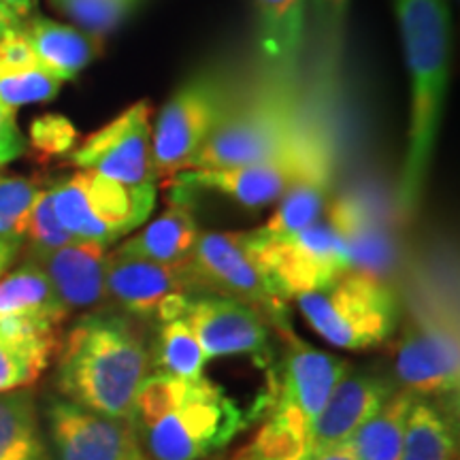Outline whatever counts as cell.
Masks as SVG:
<instances>
[{"mask_svg":"<svg viewBox=\"0 0 460 460\" xmlns=\"http://www.w3.org/2000/svg\"><path fill=\"white\" fill-rule=\"evenodd\" d=\"M149 362L146 337L128 315H82L58 343V393L85 410L130 422L132 402L147 377Z\"/></svg>","mask_w":460,"mask_h":460,"instance_id":"obj_1","label":"cell"},{"mask_svg":"<svg viewBox=\"0 0 460 460\" xmlns=\"http://www.w3.org/2000/svg\"><path fill=\"white\" fill-rule=\"evenodd\" d=\"M411 77L407 154L399 183V207L416 214L439 135L450 60V15L446 0H394Z\"/></svg>","mask_w":460,"mask_h":460,"instance_id":"obj_2","label":"cell"},{"mask_svg":"<svg viewBox=\"0 0 460 460\" xmlns=\"http://www.w3.org/2000/svg\"><path fill=\"white\" fill-rule=\"evenodd\" d=\"M296 84L264 82L247 99H233L226 113L190 158V169H233L262 163L281 152L307 124Z\"/></svg>","mask_w":460,"mask_h":460,"instance_id":"obj_3","label":"cell"},{"mask_svg":"<svg viewBox=\"0 0 460 460\" xmlns=\"http://www.w3.org/2000/svg\"><path fill=\"white\" fill-rule=\"evenodd\" d=\"M303 318L332 348L360 352L388 341L399 324V301L384 279L349 271L324 290L296 296Z\"/></svg>","mask_w":460,"mask_h":460,"instance_id":"obj_4","label":"cell"},{"mask_svg":"<svg viewBox=\"0 0 460 460\" xmlns=\"http://www.w3.org/2000/svg\"><path fill=\"white\" fill-rule=\"evenodd\" d=\"M247 424L250 418L226 390L203 376L190 379L180 402L137 435L149 460H207Z\"/></svg>","mask_w":460,"mask_h":460,"instance_id":"obj_5","label":"cell"},{"mask_svg":"<svg viewBox=\"0 0 460 460\" xmlns=\"http://www.w3.org/2000/svg\"><path fill=\"white\" fill-rule=\"evenodd\" d=\"M49 197L68 234L107 247L146 224L156 205V183L126 186L94 171H77L56 181Z\"/></svg>","mask_w":460,"mask_h":460,"instance_id":"obj_6","label":"cell"},{"mask_svg":"<svg viewBox=\"0 0 460 460\" xmlns=\"http://www.w3.org/2000/svg\"><path fill=\"white\" fill-rule=\"evenodd\" d=\"M326 163H335L331 137L307 122L273 158L233 169L180 171L172 175V186L214 190L247 209H262L279 200L296 180Z\"/></svg>","mask_w":460,"mask_h":460,"instance_id":"obj_7","label":"cell"},{"mask_svg":"<svg viewBox=\"0 0 460 460\" xmlns=\"http://www.w3.org/2000/svg\"><path fill=\"white\" fill-rule=\"evenodd\" d=\"M241 237L256 267L286 303L324 290L352 271L348 245L329 222H314L286 237H261L254 230Z\"/></svg>","mask_w":460,"mask_h":460,"instance_id":"obj_8","label":"cell"},{"mask_svg":"<svg viewBox=\"0 0 460 460\" xmlns=\"http://www.w3.org/2000/svg\"><path fill=\"white\" fill-rule=\"evenodd\" d=\"M194 295H217L247 303L271 318L281 332L292 331L286 301L278 296L250 256L241 233H200L188 258Z\"/></svg>","mask_w":460,"mask_h":460,"instance_id":"obj_9","label":"cell"},{"mask_svg":"<svg viewBox=\"0 0 460 460\" xmlns=\"http://www.w3.org/2000/svg\"><path fill=\"white\" fill-rule=\"evenodd\" d=\"M230 102L233 94L228 85L216 75H199L171 96L152 130V156L158 180L186 169Z\"/></svg>","mask_w":460,"mask_h":460,"instance_id":"obj_10","label":"cell"},{"mask_svg":"<svg viewBox=\"0 0 460 460\" xmlns=\"http://www.w3.org/2000/svg\"><path fill=\"white\" fill-rule=\"evenodd\" d=\"M396 379L402 390L424 396H458L460 343L456 314H420L396 348Z\"/></svg>","mask_w":460,"mask_h":460,"instance_id":"obj_11","label":"cell"},{"mask_svg":"<svg viewBox=\"0 0 460 460\" xmlns=\"http://www.w3.org/2000/svg\"><path fill=\"white\" fill-rule=\"evenodd\" d=\"M51 460H149L128 420L90 411L56 396L45 407Z\"/></svg>","mask_w":460,"mask_h":460,"instance_id":"obj_12","label":"cell"},{"mask_svg":"<svg viewBox=\"0 0 460 460\" xmlns=\"http://www.w3.org/2000/svg\"><path fill=\"white\" fill-rule=\"evenodd\" d=\"M149 118L152 107L146 101L135 102L101 130L92 132L68 154V160L77 169L94 171L126 186L156 183Z\"/></svg>","mask_w":460,"mask_h":460,"instance_id":"obj_13","label":"cell"},{"mask_svg":"<svg viewBox=\"0 0 460 460\" xmlns=\"http://www.w3.org/2000/svg\"><path fill=\"white\" fill-rule=\"evenodd\" d=\"M183 320L197 335L207 360L254 356L264 365L271 358L267 315L252 305L217 295H192Z\"/></svg>","mask_w":460,"mask_h":460,"instance_id":"obj_14","label":"cell"},{"mask_svg":"<svg viewBox=\"0 0 460 460\" xmlns=\"http://www.w3.org/2000/svg\"><path fill=\"white\" fill-rule=\"evenodd\" d=\"M284 337L288 341L286 356L278 373H271V388L262 407H271L275 401L288 402L314 424L331 393L348 373V362L303 343L292 331H286Z\"/></svg>","mask_w":460,"mask_h":460,"instance_id":"obj_15","label":"cell"},{"mask_svg":"<svg viewBox=\"0 0 460 460\" xmlns=\"http://www.w3.org/2000/svg\"><path fill=\"white\" fill-rule=\"evenodd\" d=\"M107 301L132 318H152L158 305L172 292L194 295L188 261L164 264L146 258L107 254L105 261Z\"/></svg>","mask_w":460,"mask_h":460,"instance_id":"obj_16","label":"cell"},{"mask_svg":"<svg viewBox=\"0 0 460 460\" xmlns=\"http://www.w3.org/2000/svg\"><path fill=\"white\" fill-rule=\"evenodd\" d=\"M48 275L26 258L20 267L0 278V326L9 331L58 335L68 318Z\"/></svg>","mask_w":460,"mask_h":460,"instance_id":"obj_17","label":"cell"},{"mask_svg":"<svg viewBox=\"0 0 460 460\" xmlns=\"http://www.w3.org/2000/svg\"><path fill=\"white\" fill-rule=\"evenodd\" d=\"M48 275L68 314L99 307L107 301L105 247L92 241L73 239L71 243L41 254H28Z\"/></svg>","mask_w":460,"mask_h":460,"instance_id":"obj_18","label":"cell"},{"mask_svg":"<svg viewBox=\"0 0 460 460\" xmlns=\"http://www.w3.org/2000/svg\"><path fill=\"white\" fill-rule=\"evenodd\" d=\"M394 382L369 373H345L312 424V450L349 441L356 430L394 394Z\"/></svg>","mask_w":460,"mask_h":460,"instance_id":"obj_19","label":"cell"},{"mask_svg":"<svg viewBox=\"0 0 460 460\" xmlns=\"http://www.w3.org/2000/svg\"><path fill=\"white\" fill-rule=\"evenodd\" d=\"M303 0H256V34L264 79L281 84L295 82L303 43Z\"/></svg>","mask_w":460,"mask_h":460,"instance_id":"obj_20","label":"cell"},{"mask_svg":"<svg viewBox=\"0 0 460 460\" xmlns=\"http://www.w3.org/2000/svg\"><path fill=\"white\" fill-rule=\"evenodd\" d=\"M22 32L45 71L60 82L75 79L101 54L102 39L48 17H26Z\"/></svg>","mask_w":460,"mask_h":460,"instance_id":"obj_21","label":"cell"},{"mask_svg":"<svg viewBox=\"0 0 460 460\" xmlns=\"http://www.w3.org/2000/svg\"><path fill=\"white\" fill-rule=\"evenodd\" d=\"M199 224L186 200L177 197L169 209L141 228L135 237L126 239L115 252L124 256L175 264L188 261L199 241Z\"/></svg>","mask_w":460,"mask_h":460,"instance_id":"obj_22","label":"cell"},{"mask_svg":"<svg viewBox=\"0 0 460 460\" xmlns=\"http://www.w3.org/2000/svg\"><path fill=\"white\" fill-rule=\"evenodd\" d=\"M332 171H335V163H326L296 180L279 197L278 209L269 217V222L256 228L254 233L261 237H286L318 222L329 205Z\"/></svg>","mask_w":460,"mask_h":460,"instance_id":"obj_23","label":"cell"},{"mask_svg":"<svg viewBox=\"0 0 460 460\" xmlns=\"http://www.w3.org/2000/svg\"><path fill=\"white\" fill-rule=\"evenodd\" d=\"M0 460H51L31 388L0 394Z\"/></svg>","mask_w":460,"mask_h":460,"instance_id":"obj_24","label":"cell"},{"mask_svg":"<svg viewBox=\"0 0 460 460\" xmlns=\"http://www.w3.org/2000/svg\"><path fill=\"white\" fill-rule=\"evenodd\" d=\"M252 444L234 460H307L312 452V424L296 407L275 401Z\"/></svg>","mask_w":460,"mask_h":460,"instance_id":"obj_25","label":"cell"},{"mask_svg":"<svg viewBox=\"0 0 460 460\" xmlns=\"http://www.w3.org/2000/svg\"><path fill=\"white\" fill-rule=\"evenodd\" d=\"M58 335L0 326V394L32 388L58 352Z\"/></svg>","mask_w":460,"mask_h":460,"instance_id":"obj_26","label":"cell"},{"mask_svg":"<svg viewBox=\"0 0 460 460\" xmlns=\"http://www.w3.org/2000/svg\"><path fill=\"white\" fill-rule=\"evenodd\" d=\"M456 454L452 413L439 402L416 396L407 416L401 460H456Z\"/></svg>","mask_w":460,"mask_h":460,"instance_id":"obj_27","label":"cell"},{"mask_svg":"<svg viewBox=\"0 0 460 460\" xmlns=\"http://www.w3.org/2000/svg\"><path fill=\"white\" fill-rule=\"evenodd\" d=\"M416 394L394 390V394L349 437L358 460H401L407 416Z\"/></svg>","mask_w":460,"mask_h":460,"instance_id":"obj_28","label":"cell"},{"mask_svg":"<svg viewBox=\"0 0 460 460\" xmlns=\"http://www.w3.org/2000/svg\"><path fill=\"white\" fill-rule=\"evenodd\" d=\"M152 358L156 371L169 373V376L181 379L203 377V369L207 365L203 348H200L197 335L183 318L160 322Z\"/></svg>","mask_w":460,"mask_h":460,"instance_id":"obj_29","label":"cell"},{"mask_svg":"<svg viewBox=\"0 0 460 460\" xmlns=\"http://www.w3.org/2000/svg\"><path fill=\"white\" fill-rule=\"evenodd\" d=\"M39 194L37 181L0 171V237L24 241L28 216Z\"/></svg>","mask_w":460,"mask_h":460,"instance_id":"obj_30","label":"cell"},{"mask_svg":"<svg viewBox=\"0 0 460 460\" xmlns=\"http://www.w3.org/2000/svg\"><path fill=\"white\" fill-rule=\"evenodd\" d=\"M54 7L77 24L79 31L102 37L132 13L139 0H49Z\"/></svg>","mask_w":460,"mask_h":460,"instance_id":"obj_31","label":"cell"},{"mask_svg":"<svg viewBox=\"0 0 460 460\" xmlns=\"http://www.w3.org/2000/svg\"><path fill=\"white\" fill-rule=\"evenodd\" d=\"M60 79L43 66L22 68V71L0 73V105L15 109L24 105L48 102L62 88Z\"/></svg>","mask_w":460,"mask_h":460,"instance_id":"obj_32","label":"cell"},{"mask_svg":"<svg viewBox=\"0 0 460 460\" xmlns=\"http://www.w3.org/2000/svg\"><path fill=\"white\" fill-rule=\"evenodd\" d=\"M24 239H28V243H31L28 254H41V252L58 250V247L71 243L75 239L73 234L66 233V228L62 226L60 220H58L54 205H51L49 190H41V194L34 200V207L26 222Z\"/></svg>","mask_w":460,"mask_h":460,"instance_id":"obj_33","label":"cell"},{"mask_svg":"<svg viewBox=\"0 0 460 460\" xmlns=\"http://www.w3.org/2000/svg\"><path fill=\"white\" fill-rule=\"evenodd\" d=\"M77 128L65 115L48 113L31 124V146L45 158L68 156L77 147Z\"/></svg>","mask_w":460,"mask_h":460,"instance_id":"obj_34","label":"cell"},{"mask_svg":"<svg viewBox=\"0 0 460 460\" xmlns=\"http://www.w3.org/2000/svg\"><path fill=\"white\" fill-rule=\"evenodd\" d=\"M41 66L39 58L28 43V39L22 32V26L17 31L4 34L0 39V73L22 71V68Z\"/></svg>","mask_w":460,"mask_h":460,"instance_id":"obj_35","label":"cell"},{"mask_svg":"<svg viewBox=\"0 0 460 460\" xmlns=\"http://www.w3.org/2000/svg\"><path fill=\"white\" fill-rule=\"evenodd\" d=\"M28 143L17 126L13 109L0 105V166L13 163L26 154Z\"/></svg>","mask_w":460,"mask_h":460,"instance_id":"obj_36","label":"cell"},{"mask_svg":"<svg viewBox=\"0 0 460 460\" xmlns=\"http://www.w3.org/2000/svg\"><path fill=\"white\" fill-rule=\"evenodd\" d=\"M307 460H358V456H356L354 447L349 446V441H345V444L312 450L309 452Z\"/></svg>","mask_w":460,"mask_h":460,"instance_id":"obj_37","label":"cell"},{"mask_svg":"<svg viewBox=\"0 0 460 460\" xmlns=\"http://www.w3.org/2000/svg\"><path fill=\"white\" fill-rule=\"evenodd\" d=\"M22 243L20 241H11V239H3L0 237V278L7 273V269L13 264L17 252H20Z\"/></svg>","mask_w":460,"mask_h":460,"instance_id":"obj_38","label":"cell"},{"mask_svg":"<svg viewBox=\"0 0 460 460\" xmlns=\"http://www.w3.org/2000/svg\"><path fill=\"white\" fill-rule=\"evenodd\" d=\"M22 22L24 20H20V17H17L15 13H11L7 7H3V4H0V39H3L4 34L17 31V28L22 26Z\"/></svg>","mask_w":460,"mask_h":460,"instance_id":"obj_39","label":"cell"},{"mask_svg":"<svg viewBox=\"0 0 460 460\" xmlns=\"http://www.w3.org/2000/svg\"><path fill=\"white\" fill-rule=\"evenodd\" d=\"M3 7H7L11 13H15L20 20H26L31 17L32 9H34V0H0Z\"/></svg>","mask_w":460,"mask_h":460,"instance_id":"obj_40","label":"cell"}]
</instances>
